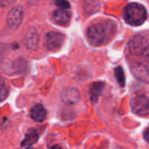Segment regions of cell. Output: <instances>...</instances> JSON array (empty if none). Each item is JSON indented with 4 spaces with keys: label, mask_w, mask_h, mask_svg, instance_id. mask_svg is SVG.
Returning a JSON list of instances; mask_svg holds the SVG:
<instances>
[{
    "label": "cell",
    "mask_w": 149,
    "mask_h": 149,
    "mask_svg": "<svg viewBox=\"0 0 149 149\" xmlns=\"http://www.w3.org/2000/svg\"><path fill=\"white\" fill-rule=\"evenodd\" d=\"M123 17L128 24L139 26L144 24L147 20L148 11L142 4L138 3H130L123 10Z\"/></svg>",
    "instance_id": "cell-1"
},
{
    "label": "cell",
    "mask_w": 149,
    "mask_h": 149,
    "mask_svg": "<svg viewBox=\"0 0 149 149\" xmlns=\"http://www.w3.org/2000/svg\"><path fill=\"white\" fill-rule=\"evenodd\" d=\"M86 37L91 45L94 46L101 45L106 38V31L104 26L100 24H94L91 25L86 31Z\"/></svg>",
    "instance_id": "cell-2"
},
{
    "label": "cell",
    "mask_w": 149,
    "mask_h": 149,
    "mask_svg": "<svg viewBox=\"0 0 149 149\" xmlns=\"http://www.w3.org/2000/svg\"><path fill=\"white\" fill-rule=\"evenodd\" d=\"M133 112L139 116H147L149 114V99L145 95L135 96L131 101Z\"/></svg>",
    "instance_id": "cell-3"
},
{
    "label": "cell",
    "mask_w": 149,
    "mask_h": 149,
    "mask_svg": "<svg viewBox=\"0 0 149 149\" xmlns=\"http://www.w3.org/2000/svg\"><path fill=\"white\" fill-rule=\"evenodd\" d=\"M65 39V37L64 34L57 31H50L45 35V43L48 50L58 51L62 47Z\"/></svg>",
    "instance_id": "cell-4"
},
{
    "label": "cell",
    "mask_w": 149,
    "mask_h": 149,
    "mask_svg": "<svg viewBox=\"0 0 149 149\" xmlns=\"http://www.w3.org/2000/svg\"><path fill=\"white\" fill-rule=\"evenodd\" d=\"M148 41L142 35L134 36L128 42V50L130 53L134 55H142L148 45Z\"/></svg>",
    "instance_id": "cell-5"
},
{
    "label": "cell",
    "mask_w": 149,
    "mask_h": 149,
    "mask_svg": "<svg viewBox=\"0 0 149 149\" xmlns=\"http://www.w3.org/2000/svg\"><path fill=\"white\" fill-rule=\"evenodd\" d=\"M24 67H25V62L22 61L21 58L19 59L5 58L2 64L3 71L9 75L19 73L22 70H24Z\"/></svg>",
    "instance_id": "cell-6"
},
{
    "label": "cell",
    "mask_w": 149,
    "mask_h": 149,
    "mask_svg": "<svg viewBox=\"0 0 149 149\" xmlns=\"http://www.w3.org/2000/svg\"><path fill=\"white\" fill-rule=\"evenodd\" d=\"M24 11L21 6L13 7L8 13L7 16V24L10 28H17L23 20Z\"/></svg>",
    "instance_id": "cell-7"
},
{
    "label": "cell",
    "mask_w": 149,
    "mask_h": 149,
    "mask_svg": "<svg viewBox=\"0 0 149 149\" xmlns=\"http://www.w3.org/2000/svg\"><path fill=\"white\" fill-rule=\"evenodd\" d=\"M61 100L65 104L72 105V104L79 102V100H80V95L77 89L68 88V89L63 91V93L61 94Z\"/></svg>",
    "instance_id": "cell-8"
},
{
    "label": "cell",
    "mask_w": 149,
    "mask_h": 149,
    "mask_svg": "<svg viewBox=\"0 0 149 149\" xmlns=\"http://www.w3.org/2000/svg\"><path fill=\"white\" fill-rule=\"evenodd\" d=\"M52 19L58 25H67L71 20V13L66 10L58 9L53 12Z\"/></svg>",
    "instance_id": "cell-9"
},
{
    "label": "cell",
    "mask_w": 149,
    "mask_h": 149,
    "mask_svg": "<svg viewBox=\"0 0 149 149\" xmlns=\"http://www.w3.org/2000/svg\"><path fill=\"white\" fill-rule=\"evenodd\" d=\"M132 72L138 79L149 82V64H138L133 68Z\"/></svg>",
    "instance_id": "cell-10"
},
{
    "label": "cell",
    "mask_w": 149,
    "mask_h": 149,
    "mask_svg": "<svg viewBox=\"0 0 149 149\" xmlns=\"http://www.w3.org/2000/svg\"><path fill=\"white\" fill-rule=\"evenodd\" d=\"M38 43V34L36 29L32 28L26 32L24 38V44L30 50H33L37 47Z\"/></svg>",
    "instance_id": "cell-11"
},
{
    "label": "cell",
    "mask_w": 149,
    "mask_h": 149,
    "mask_svg": "<svg viewBox=\"0 0 149 149\" xmlns=\"http://www.w3.org/2000/svg\"><path fill=\"white\" fill-rule=\"evenodd\" d=\"M47 113L45 108L41 105V104H37L35 105L30 112V116L31 118L37 122H43L45 118H46Z\"/></svg>",
    "instance_id": "cell-12"
},
{
    "label": "cell",
    "mask_w": 149,
    "mask_h": 149,
    "mask_svg": "<svg viewBox=\"0 0 149 149\" xmlns=\"http://www.w3.org/2000/svg\"><path fill=\"white\" fill-rule=\"evenodd\" d=\"M104 87H105V84L103 82H94L92 84L90 88V96H91L92 102L96 103L98 101L99 96L100 95Z\"/></svg>",
    "instance_id": "cell-13"
},
{
    "label": "cell",
    "mask_w": 149,
    "mask_h": 149,
    "mask_svg": "<svg viewBox=\"0 0 149 149\" xmlns=\"http://www.w3.org/2000/svg\"><path fill=\"white\" fill-rule=\"evenodd\" d=\"M38 138V135L37 131L35 129H31L26 134L21 145L22 146H31V144H33L34 142L37 141Z\"/></svg>",
    "instance_id": "cell-14"
},
{
    "label": "cell",
    "mask_w": 149,
    "mask_h": 149,
    "mask_svg": "<svg viewBox=\"0 0 149 149\" xmlns=\"http://www.w3.org/2000/svg\"><path fill=\"white\" fill-rule=\"evenodd\" d=\"M114 74H115V77H116L119 84L120 85V86H124L126 84V77H125V73H124L122 67H120V66L116 67L114 69Z\"/></svg>",
    "instance_id": "cell-15"
},
{
    "label": "cell",
    "mask_w": 149,
    "mask_h": 149,
    "mask_svg": "<svg viewBox=\"0 0 149 149\" xmlns=\"http://www.w3.org/2000/svg\"><path fill=\"white\" fill-rule=\"evenodd\" d=\"M7 95H8V90L4 86L3 78L0 76V102L3 101L7 98Z\"/></svg>",
    "instance_id": "cell-16"
},
{
    "label": "cell",
    "mask_w": 149,
    "mask_h": 149,
    "mask_svg": "<svg viewBox=\"0 0 149 149\" xmlns=\"http://www.w3.org/2000/svg\"><path fill=\"white\" fill-rule=\"evenodd\" d=\"M55 3L57 4L58 7H59V9H62V10H66L70 8V3L67 1L59 0V1H56Z\"/></svg>",
    "instance_id": "cell-17"
},
{
    "label": "cell",
    "mask_w": 149,
    "mask_h": 149,
    "mask_svg": "<svg viewBox=\"0 0 149 149\" xmlns=\"http://www.w3.org/2000/svg\"><path fill=\"white\" fill-rule=\"evenodd\" d=\"M142 55H143V57L145 58V59L149 63V45H148V47L146 48V50H145V52H143Z\"/></svg>",
    "instance_id": "cell-18"
},
{
    "label": "cell",
    "mask_w": 149,
    "mask_h": 149,
    "mask_svg": "<svg viewBox=\"0 0 149 149\" xmlns=\"http://www.w3.org/2000/svg\"><path fill=\"white\" fill-rule=\"evenodd\" d=\"M144 139L148 143H149V127L147 128L146 131L144 132Z\"/></svg>",
    "instance_id": "cell-19"
},
{
    "label": "cell",
    "mask_w": 149,
    "mask_h": 149,
    "mask_svg": "<svg viewBox=\"0 0 149 149\" xmlns=\"http://www.w3.org/2000/svg\"><path fill=\"white\" fill-rule=\"evenodd\" d=\"M49 149H62V148H61V147H60V146H58V145H54V146L51 147Z\"/></svg>",
    "instance_id": "cell-20"
}]
</instances>
